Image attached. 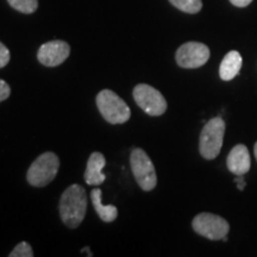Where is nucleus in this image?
I'll return each mask as SVG.
<instances>
[{
	"label": "nucleus",
	"mask_w": 257,
	"mask_h": 257,
	"mask_svg": "<svg viewBox=\"0 0 257 257\" xmlns=\"http://www.w3.org/2000/svg\"><path fill=\"white\" fill-rule=\"evenodd\" d=\"M87 211V195L80 185H72L62 193L60 199V216L63 224L75 229L82 223Z\"/></svg>",
	"instance_id": "obj_1"
},
{
	"label": "nucleus",
	"mask_w": 257,
	"mask_h": 257,
	"mask_svg": "<svg viewBox=\"0 0 257 257\" xmlns=\"http://www.w3.org/2000/svg\"><path fill=\"white\" fill-rule=\"evenodd\" d=\"M96 106L106 121L123 124L130 119L131 111L126 102L111 89H102L96 95Z\"/></svg>",
	"instance_id": "obj_2"
},
{
	"label": "nucleus",
	"mask_w": 257,
	"mask_h": 257,
	"mask_svg": "<svg viewBox=\"0 0 257 257\" xmlns=\"http://www.w3.org/2000/svg\"><path fill=\"white\" fill-rule=\"evenodd\" d=\"M225 121L220 117L212 118L205 124L200 134L199 152L205 160H214L223 147Z\"/></svg>",
	"instance_id": "obj_3"
},
{
	"label": "nucleus",
	"mask_w": 257,
	"mask_h": 257,
	"mask_svg": "<svg viewBox=\"0 0 257 257\" xmlns=\"http://www.w3.org/2000/svg\"><path fill=\"white\" fill-rule=\"evenodd\" d=\"M60 160L56 154L44 153L32 162L27 173L28 182L35 187H44L49 185L57 175Z\"/></svg>",
	"instance_id": "obj_4"
},
{
	"label": "nucleus",
	"mask_w": 257,
	"mask_h": 257,
	"mask_svg": "<svg viewBox=\"0 0 257 257\" xmlns=\"http://www.w3.org/2000/svg\"><path fill=\"white\" fill-rule=\"evenodd\" d=\"M130 166L137 184L143 191H153L157 185V175L154 163L144 150L136 148L131 152Z\"/></svg>",
	"instance_id": "obj_5"
},
{
	"label": "nucleus",
	"mask_w": 257,
	"mask_h": 257,
	"mask_svg": "<svg viewBox=\"0 0 257 257\" xmlns=\"http://www.w3.org/2000/svg\"><path fill=\"white\" fill-rule=\"evenodd\" d=\"M134 99L147 114L153 117L162 115L167 110V101L165 96L156 88L147 83H140L134 88Z\"/></svg>",
	"instance_id": "obj_6"
},
{
	"label": "nucleus",
	"mask_w": 257,
	"mask_h": 257,
	"mask_svg": "<svg viewBox=\"0 0 257 257\" xmlns=\"http://www.w3.org/2000/svg\"><path fill=\"white\" fill-rule=\"evenodd\" d=\"M193 230L202 237H206L211 240L223 239L227 236L230 230V225L224 218L213 213H199L193 219Z\"/></svg>",
	"instance_id": "obj_7"
},
{
	"label": "nucleus",
	"mask_w": 257,
	"mask_h": 257,
	"mask_svg": "<svg viewBox=\"0 0 257 257\" xmlns=\"http://www.w3.org/2000/svg\"><path fill=\"white\" fill-rule=\"evenodd\" d=\"M176 62L180 67L187 69H194L204 66L210 59V49L204 43L187 42L182 44L176 51Z\"/></svg>",
	"instance_id": "obj_8"
},
{
	"label": "nucleus",
	"mask_w": 257,
	"mask_h": 257,
	"mask_svg": "<svg viewBox=\"0 0 257 257\" xmlns=\"http://www.w3.org/2000/svg\"><path fill=\"white\" fill-rule=\"evenodd\" d=\"M70 47L64 41H51L41 46L37 53V59L47 67H56L68 59Z\"/></svg>",
	"instance_id": "obj_9"
},
{
	"label": "nucleus",
	"mask_w": 257,
	"mask_h": 257,
	"mask_svg": "<svg viewBox=\"0 0 257 257\" xmlns=\"http://www.w3.org/2000/svg\"><path fill=\"white\" fill-rule=\"evenodd\" d=\"M250 165V154L248 148L244 144H237L231 149L226 159L227 169L234 175H244L249 172Z\"/></svg>",
	"instance_id": "obj_10"
},
{
	"label": "nucleus",
	"mask_w": 257,
	"mask_h": 257,
	"mask_svg": "<svg viewBox=\"0 0 257 257\" xmlns=\"http://www.w3.org/2000/svg\"><path fill=\"white\" fill-rule=\"evenodd\" d=\"M106 165L105 156L101 153H92L89 156L87 167L85 170L86 184L89 186H99L105 181L106 176L102 174V168Z\"/></svg>",
	"instance_id": "obj_11"
},
{
	"label": "nucleus",
	"mask_w": 257,
	"mask_h": 257,
	"mask_svg": "<svg viewBox=\"0 0 257 257\" xmlns=\"http://www.w3.org/2000/svg\"><path fill=\"white\" fill-rule=\"evenodd\" d=\"M243 59L236 50H231L224 56L219 67V76L223 81H230L234 76L238 75L242 68Z\"/></svg>",
	"instance_id": "obj_12"
},
{
	"label": "nucleus",
	"mask_w": 257,
	"mask_h": 257,
	"mask_svg": "<svg viewBox=\"0 0 257 257\" xmlns=\"http://www.w3.org/2000/svg\"><path fill=\"white\" fill-rule=\"evenodd\" d=\"M101 189L100 188H94L91 193V199L92 204L94 206L96 213H98L99 218L105 223H111V221H114L115 218L118 216V210L117 207L113 206V205H102L101 202Z\"/></svg>",
	"instance_id": "obj_13"
},
{
	"label": "nucleus",
	"mask_w": 257,
	"mask_h": 257,
	"mask_svg": "<svg viewBox=\"0 0 257 257\" xmlns=\"http://www.w3.org/2000/svg\"><path fill=\"white\" fill-rule=\"evenodd\" d=\"M172 5H174L180 11L186 14H198L202 8L201 0H169Z\"/></svg>",
	"instance_id": "obj_14"
},
{
	"label": "nucleus",
	"mask_w": 257,
	"mask_h": 257,
	"mask_svg": "<svg viewBox=\"0 0 257 257\" xmlns=\"http://www.w3.org/2000/svg\"><path fill=\"white\" fill-rule=\"evenodd\" d=\"M8 3L17 11L22 14H34L38 8V0H8Z\"/></svg>",
	"instance_id": "obj_15"
},
{
	"label": "nucleus",
	"mask_w": 257,
	"mask_h": 257,
	"mask_svg": "<svg viewBox=\"0 0 257 257\" xmlns=\"http://www.w3.org/2000/svg\"><path fill=\"white\" fill-rule=\"evenodd\" d=\"M10 257H32L34 256V251L30 244L27 242L19 243L16 248L12 250V252L9 255Z\"/></svg>",
	"instance_id": "obj_16"
},
{
	"label": "nucleus",
	"mask_w": 257,
	"mask_h": 257,
	"mask_svg": "<svg viewBox=\"0 0 257 257\" xmlns=\"http://www.w3.org/2000/svg\"><path fill=\"white\" fill-rule=\"evenodd\" d=\"M10 59H11L10 50L0 42V68H4L5 66H8Z\"/></svg>",
	"instance_id": "obj_17"
},
{
	"label": "nucleus",
	"mask_w": 257,
	"mask_h": 257,
	"mask_svg": "<svg viewBox=\"0 0 257 257\" xmlns=\"http://www.w3.org/2000/svg\"><path fill=\"white\" fill-rule=\"evenodd\" d=\"M10 94H11V88L6 83L4 80L0 79V102L6 100L9 98Z\"/></svg>",
	"instance_id": "obj_18"
},
{
	"label": "nucleus",
	"mask_w": 257,
	"mask_h": 257,
	"mask_svg": "<svg viewBox=\"0 0 257 257\" xmlns=\"http://www.w3.org/2000/svg\"><path fill=\"white\" fill-rule=\"evenodd\" d=\"M252 0H230V3L234 6H237V8H245V6H248L251 4Z\"/></svg>",
	"instance_id": "obj_19"
},
{
	"label": "nucleus",
	"mask_w": 257,
	"mask_h": 257,
	"mask_svg": "<svg viewBox=\"0 0 257 257\" xmlns=\"http://www.w3.org/2000/svg\"><path fill=\"white\" fill-rule=\"evenodd\" d=\"M234 182L237 184V188L239 189V191H243L244 187H245L246 184L245 181H244L242 175H236V178H234Z\"/></svg>",
	"instance_id": "obj_20"
},
{
	"label": "nucleus",
	"mask_w": 257,
	"mask_h": 257,
	"mask_svg": "<svg viewBox=\"0 0 257 257\" xmlns=\"http://www.w3.org/2000/svg\"><path fill=\"white\" fill-rule=\"evenodd\" d=\"M253 152H255V156H256V161H257V142L255 143V148H253Z\"/></svg>",
	"instance_id": "obj_21"
}]
</instances>
